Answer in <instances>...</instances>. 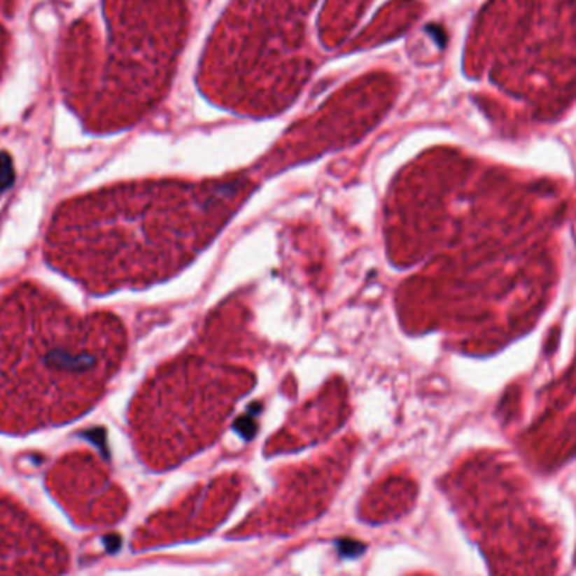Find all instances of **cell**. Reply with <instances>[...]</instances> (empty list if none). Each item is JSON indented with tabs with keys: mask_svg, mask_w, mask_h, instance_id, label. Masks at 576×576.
<instances>
[{
	"mask_svg": "<svg viewBox=\"0 0 576 576\" xmlns=\"http://www.w3.org/2000/svg\"><path fill=\"white\" fill-rule=\"evenodd\" d=\"M123 349L108 314L80 316L39 285L0 300V430L73 420L97 403Z\"/></svg>",
	"mask_w": 576,
	"mask_h": 576,
	"instance_id": "cell-1",
	"label": "cell"
},
{
	"mask_svg": "<svg viewBox=\"0 0 576 576\" xmlns=\"http://www.w3.org/2000/svg\"><path fill=\"white\" fill-rule=\"evenodd\" d=\"M337 548H339V553H341L344 558L359 556V554H363V551H364V546L360 545V542L352 541V540L337 541Z\"/></svg>",
	"mask_w": 576,
	"mask_h": 576,
	"instance_id": "cell-2",
	"label": "cell"
},
{
	"mask_svg": "<svg viewBox=\"0 0 576 576\" xmlns=\"http://www.w3.org/2000/svg\"><path fill=\"white\" fill-rule=\"evenodd\" d=\"M105 545H106V549H108L110 553H113V551H117L120 548L122 541H120L118 536H106L105 538Z\"/></svg>",
	"mask_w": 576,
	"mask_h": 576,
	"instance_id": "cell-3",
	"label": "cell"
}]
</instances>
